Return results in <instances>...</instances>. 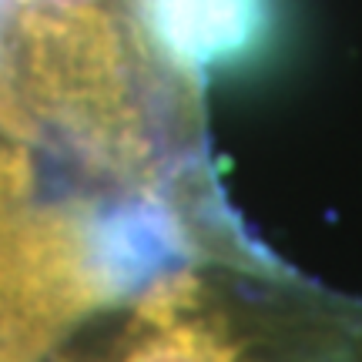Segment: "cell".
<instances>
[{
  "label": "cell",
  "mask_w": 362,
  "mask_h": 362,
  "mask_svg": "<svg viewBox=\"0 0 362 362\" xmlns=\"http://www.w3.org/2000/svg\"><path fill=\"white\" fill-rule=\"evenodd\" d=\"M141 44L181 78H205L255 44L265 0H134Z\"/></svg>",
  "instance_id": "277c9868"
},
{
  "label": "cell",
  "mask_w": 362,
  "mask_h": 362,
  "mask_svg": "<svg viewBox=\"0 0 362 362\" xmlns=\"http://www.w3.org/2000/svg\"><path fill=\"white\" fill-rule=\"evenodd\" d=\"M111 0H0V134H61L101 165L144 148Z\"/></svg>",
  "instance_id": "6da1fadb"
},
{
  "label": "cell",
  "mask_w": 362,
  "mask_h": 362,
  "mask_svg": "<svg viewBox=\"0 0 362 362\" xmlns=\"http://www.w3.org/2000/svg\"><path fill=\"white\" fill-rule=\"evenodd\" d=\"M134 285L107 218L7 208L0 218V362H40L67 329Z\"/></svg>",
  "instance_id": "7a4b0ae2"
},
{
  "label": "cell",
  "mask_w": 362,
  "mask_h": 362,
  "mask_svg": "<svg viewBox=\"0 0 362 362\" xmlns=\"http://www.w3.org/2000/svg\"><path fill=\"white\" fill-rule=\"evenodd\" d=\"M255 336L242 332L215 288L192 272L158 279L104 359L94 362H248Z\"/></svg>",
  "instance_id": "3957f363"
},
{
  "label": "cell",
  "mask_w": 362,
  "mask_h": 362,
  "mask_svg": "<svg viewBox=\"0 0 362 362\" xmlns=\"http://www.w3.org/2000/svg\"><path fill=\"white\" fill-rule=\"evenodd\" d=\"M34 181L30 155L21 144L0 141V205H17L24 202Z\"/></svg>",
  "instance_id": "5b68a950"
},
{
  "label": "cell",
  "mask_w": 362,
  "mask_h": 362,
  "mask_svg": "<svg viewBox=\"0 0 362 362\" xmlns=\"http://www.w3.org/2000/svg\"><path fill=\"white\" fill-rule=\"evenodd\" d=\"M7 208H11V205H0V218H4V211H7Z\"/></svg>",
  "instance_id": "8992f818"
}]
</instances>
